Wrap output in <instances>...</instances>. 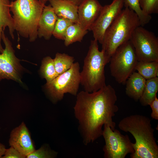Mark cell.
Segmentation results:
<instances>
[{
  "instance_id": "obj_1",
  "label": "cell",
  "mask_w": 158,
  "mask_h": 158,
  "mask_svg": "<svg viewBox=\"0 0 158 158\" xmlns=\"http://www.w3.org/2000/svg\"><path fill=\"white\" fill-rule=\"evenodd\" d=\"M73 107L78 129L85 145L102 136L105 124L114 130L116 123L113 117L118 111L117 97L114 89L106 85L98 90L89 92L82 91L76 95Z\"/></svg>"
},
{
  "instance_id": "obj_2",
  "label": "cell",
  "mask_w": 158,
  "mask_h": 158,
  "mask_svg": "<svg viewBox=\"0 0 158 158\" xmlns=\"http://www.w3.org/2000/svg\"><path fill=\"white\" fill-rule=\"evenodd\" d=\"M118 127L123 131L130 133L135 139V152L131 154V158H158L154 130L149 117L140 114L131 115L122 119Z\"/></svg>"
},
{
  "instance_id": "obj_3",
  "label": "cell",
  "mask_w": 158,
  "mask_h": 158,
  "mask_svg": "<svg viewBox=\"0 0 158 158\" xmlns=\"http://www.w3.org/2000/svg\"><path fill=\"white\" fill-rule=\"evenodd\" d=\"M98 42L91 40L80 72V84L89 92L97 91L106 85L104 68L110 58L105 51L99 49Z\"/></svg>"
},
{
  "instance_id": "obj_4",
  "label": "cell",
  "mask_w": 158,
  "mask_h": 158,
  "mask_svg": "<svg viewBox=\"0 0 158 158\" xmlns=\"http://www.w3.org/2000/svg\"><path fill=\"white\" fill-rule=\"evenodd\" d=\"M45 6L38 0H16L10 3L15 30L30 42L38 37V22Z\"/></svg>"
},
{
  "instance_id": "obj_5",
  "label": "cell",
  "mask_w": 158,
  "mask_h": 158,
  "mask_svg": "<svg viewBox=\"0 0 158 158\" xmlns=\"http://www.w3.org/2000/svg\"><path fill=\"white\" fill-rule=\"evenodd\" d=\"M140 26L135 13L125 7L106 31L101 44L102 49L110 58L119 46L130 40L133 32Z\"/></svg>"
},
{
  "instance_id": "obj_6",
  "label": "cell",
  "mask_w": 158,
  "mask_h": 158,
  "mask_svg": "<svg viewBox=\"0 0 158 158\" xmlns=\"http://www.w3.org/2000/svg\"><path fill=\"white\" fill-rule=\"evenodd\" d=\"M138 61L134 47L130 40L119 46L111 56L109 63L111 76L119 84H125L135 71Z\"/></svg>"
},
{
  "instance_id": "obj_7",
  "label": "cell",
  "mask_w": 158,
  "mask_h": 158,
  "mask_svg": "<svg viewBox=\"0 0 158 158\" xmlns=\"http://www.w3.org/2000/svg\"><path fill=\"white\" fill-rule=\"evenodd\" d=\"M80 68L78 62L74 63L67 71L47 82L45 89L53 101L61 100L67 93L76 96L80 84Z\"/></svg>"
},
{
  "instance_id": "obj_8",
  "label": "cell",
  "mask_w": 158,
  "mask_h": 158,
  "mask_svg": "<svg viewBox=\"0 0 158 158\" xmlns=\"http://www.w3.org/2000/svg\"><path fill=\"white\" fill-rule=\"evenodd\" d=\"M102 136L105 142L103 148L105 158H125L135 152L133 143L129 136L121 134L117 129L113 130L107 124L104 125Z\"/></svg>"
},
{
  "instance_id": "obj_9",
  "label": "cell",
  "mask_w": 158,
  "mask_h": 158,
  "mask_svg": "<svg viewBox=\"0 0 158 158\" xmlns=\"http://www.w3.org/2000/svg\"><path fill=\"white\" fill-rule=\"evenodd\" d=\"M138 61H158V38L154 33L140 26L130 40Z\"/></svg>"
},
{
  "instance_id": "obj_10",
  "label": "cell",
  "mask_w": 158,
  "mask_h": 158,
  "mask_svg": "<svg viewBox=\"0 0 158 158\" xmlns=\"http://www.w3.org/2000/svg\"><path fill=\"white\" fill-rule=\"evenodd\" d=\"M1 38L5 48L0 54V82L6 79L22 83L20 74L23 67L20 60L16 56L11 43L5 36L4 31L2 32Z\"/></svg>"
},
{
  "instance_id": "obj_11",
  "label": "cell",
  "mask_w": 158,
  "mask_h": 158,
  "mask_svg": "<svg viewBox=\"0 0 158 158\" xmlns=\"http://www.w3.org/2000/svg\"><path fill=\"white\" fill-rule=\"evenodd\" d=\"M123 6L124 0H113L110 4L102 6L99 14L90 29L94 39L101 44L106 31Z\"/></svg>"
},
{
  "instance_id": "obj_12",
  "label": "cell",
  "mask_w": 158,
  "mask_h": 158,
  "mask_svg": "<svg viewBox=\"0 0 158 158\" xmlns=\"http://www.w3.org/2000/svg\"><path fill=\"white\" fill-rule=\"evenodd\" d=\"M102 6L97 0H85L78 6V23L83 29L90 30Z\"/></svg>"
},
{
  "instance_id": "obj_13",
  "label": "cell",
  "mask_w": 158,
  "mask_h": 158,
  "mask_svg": "<svg viewBox=\"0 0 158 158\" xmlns=\"http://www.w3.org/2000/svg\"><path fill=\"white\" fill-rule=\"evenodd\" d=\"M9 143L25 157L35 150L30 133L23 123L12 131Z\"/></svg>"
},
{
  "instance_id": "obj_14",
  "label": "cell",
  "mask_w": 158,
  "mask_h": 158,
  "mask_svg": "<svg viewBox=\"0 0 158 158\" xmlns=\"http://www.w3.org/2000/svg\"><path fill=\"white\" fill-rule=\"evenodd\" d=\"M58 17L49 4L44 6L38 24L37 35L40 38L50 39L52 35Z\"/></svg>"
},
{
  "instance_id": "obj_15",
  "label": "cell",
  "mask_w": 158,
  "mask_h": 158,
  "mask_svg": "<svg viewBox=\"0 0 158 158\" xmlns=\"http://www.w3.org/2000/svg\"><path fill=\"white\" fill-rule=\"evenodd\" d=\"M50 5L58 17L68 19L78 23V6L66 0H50Z\"/></svg>"
},
{
  "instance_id": "obj_16",
  "label": "cell",
  "mask_w": 158,
  "mask_h": 158,
  "mask_svg": "<svg viewBox=\"0 0 158 158\" xmlns=\"http://www.w3.org/2000/svg\"><path fill=\"white\" fill-rule=\"evenodd\" d=\"M146 80L138 72H133L125 83L126 95L135 101L139 100L144 90Z\"/></svg>"
},
{
  "instance_id": "obj_17",
  "label": "cell",
  "mask_w": 158,
  "mask_h": 158,
  "mask_svg": "<svg viewBox=\"0 0 158 158\" xmlns=\"http://www.w3.org/2000/svg\"><path fill=\"white\" fill-rule=\"evenodd\" d=\"M10 2L9 0H0V52L4 49L1 44V35L3 31L8 27L11 36L14 38V32L15 30L14 22L10 13Z\"/></svg>"
},
{
  "instance_id": "obj_18",
  "label": "cell",
  "mask_w": 158,
  "mask_h": 158,
  "mask_svg": "<svg viewBox=\"0 0 158 158\" xmlns=\"http://www.w3.org/2000/svg\"><path fill=\"white\" fill-rule=\"evenodd\" d=\"M158 91V77L146 80L142 94L139 99L143 106L150 105L157 96Z\"/></svg>"
},
{
  "instance_id": "obj_19",
  "label": "cell",
  "mask_w": 158,
  "mask_h": 158,
  "mask_svg": "<svg viewBox=\"0 0 158 158\" xmlns=\"http://www.w3.org/2000/svg\"><path fill=\"white\" fill-rule=\"evenodd\" d=\"M88 30L83 29L78 23H73L68 28L65 35L64 44L66 47L76 42H81Z\"/></svg>"
},
{
  "instance_id": "obj_20",
  "label": "cell",
  "mask_w": 158,
  "mask_h": 158,
  "mask_svg": "<svg viewBox=\"0 0 158 158\" xmlns=\"http://www.w3.org/2000/svg\"><path fill=\"white\" fill-rule=\"evenodd\" d=\"M135 70L146 80L158 77V61H138Z\"/></svg>"
},
{
  "instance_id": "obj_21",
  "label": "cell",
  "mask_w": 158,
  "mask_h": 158,
  "mask_svg": "<svg viewBox=\"0 0 158 158\" xmlns=\"http://www.w3.org/2000/svg\"><path fill=\"white\" fill-rule=\"evenodd\" d=\"M74 58L65 53H57L53 59L56 73L58 75L68 70L74 63Z\"/></svg>"
},
{
  "instance_id": "obj_22",
  "label": "cell",
  "mask_w": 158,
  "mask_h": 158,
  "mask_svg": "<svg viewBox=\"0 0 158 158\" xmlns=\"http://www.w3.org/2000/svg\"><path fill=\"white\" fill-rule=\"evenodd\" d=\"M139 1L140 0H124V6L128 8L135 13L139 18L141 26H143L150 22L152 17L143 11L140 7Z\"/></svg>"
},
{
  "instance_id": "obj_23",
  "label": "cell",
  "mask_w": 158,
  "mask_h": 158,
  "mask_svg": "<svg viewBox=\"0 0 158 158\" xmlns=\"http://www.w3.org/2000/svg\"><path fill=\"white\" fill-rule=\"evenodd\" d=\"M40 72L42 77L49 82L56 77L58 75L56 73L53 59L49 56L44 58L42 62Z\"/></svg>"
},
{
  "instance_id": "obj_24",
  "label": "cell",
  "mask_w": 158,
  "mask_h": 158,
  "mask_svg": "<svg viewBox=\"0 0 158 158\" xmlns=\"http://www.w3.org/2000/svg\"><path fill=\"white\" fill-rule=\"evenodd\" d=\"M73 23L68 19L58 17L52 35L57 39L64 40L68 28Z\"/></svg>"
},
{
  "instance_id": "obj_25",
  "label": "cell",
  "mask_w": 158,
  "mask_h": 158,
  "mask_svg": "<svg viewBox=\"0 0 158 158\" xmlns=\"http://www.w3.org/2000/svg\"><path fill=\"white\" fill-rule=\"evenodd\" d=\"M140 7L146 14L150 15L158 13V0H140Z\"/></svg>"
},
{
  "instance_id": "obj_26",
  "label": "cell",
  "mask_w": 158,
  "mask_h": 158,
  "mask_svg": "<svg viewBox=\"0 0 158 158\" xmlns=\"http://www.w3.org/2000/svg\"><path fill=\"white\" fill-rule=\"evenodd\" d=\"M57 153L43 146L38 150H34L26 157L28 158H52L55 157Z\"/></svg>"
},
{
  "instance_id": "obj_27",
  "label": "cell",
  "mask_w": 158,
  "mask_h": 158,
  "mask_svg": "<svg viewBox=\"0 0 158 158\" xmlns=\"http://www.w3.org/2000/svg\"><path fill=\"white\" fill-rule=\"evenodd\" d=\"M25 157L13 147L6 149L2 158H23Z\"/></svg>"
},
{
  "instance_id": "obj_28",
  "label": "cell",
  "mask_w": 158,
  "mask_h": 158,
  "mask_svg": "<svg viewBox=\"0 0 158 158\" xmlns=\"http://www.w3.org/2000/svg\"><path fill=\"white\" fill-rule=\"evenodd\" d=\"M152 110L151 117L155 120H158V99L157 96L150 105Z\"/></svg>"
},
{
  "instance_id": "obj_29",
  "label": "cell",
  "mask_w": 158,
  "mask_h": 158,
  "mask_svg": "<svg viewBox=\"0 0 158 158\" xmlns=\"http://www.w3.org/2000/svg\"><path fill=\"white\" fill-rule=\"evenodd\" d=\"M6 149L4 145L0 143V158L4 155Z\"/></svg>"
},
{
  "instance_id": "obj_30",
  "label": "cell",
  "mask_w": 158,
  "mask_h": 158,
  "mask_svg": "<svg viewBox=\"0 0 158 158\" xmlns=\"http://www.w3.org/2000/svg\"><path fill=\"white\" fill-rule=\"evenodd\" d=\"M71 2L76 5L78 6L85 0H66Z\"/></svg>"
},
{
  "instance_id": "obj_31",
  "label": "cell",
  "mask_w": 158,
  "mask_h": 158,
  "mask_svg": "<svg viewBox=\"0 0 158 158\" xmlns=\"http://www.w3.org/2000/svg\"><path fill=\"white\" fill-rule=\"evenodd\" d=\"M43 3L45 4L47 1H49L50 0H38Z\"/></svg>"
}]
</instances>
